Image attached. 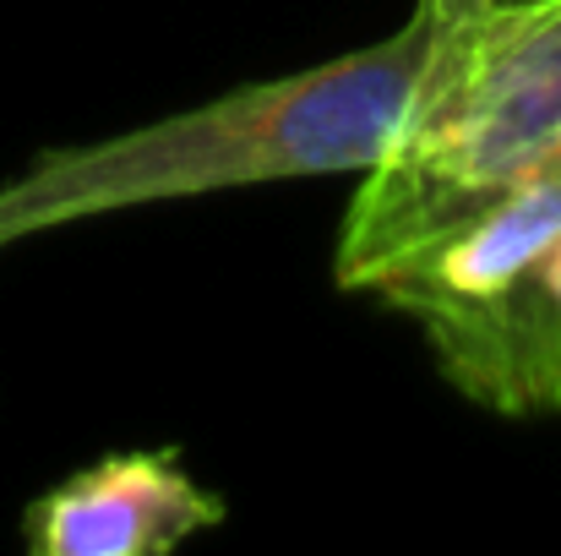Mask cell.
<instances>
[{
  "instance_id": "cell-3",
  "label": "cell",
  "mask_w": 561,
  "mask_h": 556,
  "mask_svg": "<svg viewBox=\"0 0 561 556\" xmlns=\"http://www.w3.org/2000/svg\"><path fill=\"white\" fill-rule=\"evenodd\" d=\"M224 519V497L191 480L175 447H142L110 453L27 502L22 541L38 556H164Z\"/></svg>"
},
{
  "instance_id": "cell-4",
  "label": "cell",
  "mask_w": 561,
  "mask_h": 556,
  "mask_svg": "<svg viewBox=\"0 0 561 556\" xmlns=\"http://www.w3.org/2000/svg\"><path fill=\"white\" fill-rule=\"evenodd\" d=\"M414 328L463 398L496 415L561 409V235L496 295Z\"/></svg>"
},
{
  "instance_id": "cell-5",
  "label": "cell",
  "mask_w": 561,
  "mask_h": 556,
  "mask_svg": "<svg viewBox=\"0 0 561 556\" xmlns=\"http://www.w3.org/2000/svg\"><path fill=\"white\" fill-rule=\"evenodd\" d=\"M414 5H420L431 22H447V16H458L463 5H474V0H414Z\"/></svg>"
},
{
  "instance_id": "cell-2",
  "label": "cell",
  "mask_w": 561,
  "mask_h": 556,
  "mask_svg": "<svg viewBox=\"0 0 561 556\" xmlns=\"http://www.w3.org/2000/svg\"><path fill=\"white\" fill-rule=\"evenodd\" d=\"M561 143V0H474L431 44L387 154L360 175L333 279L360 290L387 257L513 181Z\"/></svg>"
},
{
  "instance_id": "cell-1",
  "label": "cell",
  "mask_w": 561,
  "mask_h": 556,
  "mask_svg": "<svg viewBox=\"0 0 561 556\" xmlns=\"http://www.w3.org/2000/svg\"><path fill=\"white\" fill-rule=\"evenodd\" d=\"M431 16L322 66L229 88L164 121L38 154L0 185V251L22 235L267 181L366 175L409 110Z\"/></svg>"
}]
</instances>
